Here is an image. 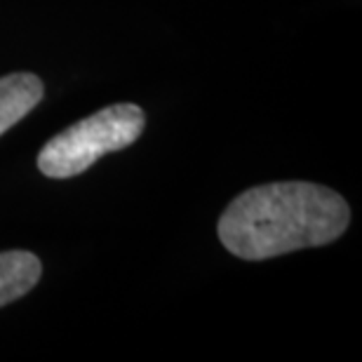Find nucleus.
<instances>
[{"instance_id":"obj_1","label":"nucleus","mask_w":362,"mask_h":362,"mask_svg":"<svg viewBox=\"0 0 362 362\" xmlns=\"http://www.w3.org/2000/svg\"><path fill=\"white\" fill-rule=\"evenodd\" d=\"M351 207L332 188L278 181L247 188L219 216V240L230 255L262 262L334 243L349 228Z\"/></svg>"},{"instance_id":"obj_2","label":"nucleus","mask_w":362,"mask_h":362,"mask_svg":"<svg viewBox=\"0 0 362 362\" xmlns=\"http://www.w3.org/2000/svg\"><path fill=\"white\" fill-rule=\"evenodd\" d=\"M146 115L136 104H113L74 122L52 136L38 153V170L49 179L83 175L99 158L139 139Z\"/></svg>"},{"instance_id":"obj_3","label":"nucleus","mask_w":362,"mask_h":362,"mask_svg":"<svg viewBox=\"0 0 362 362\" xmlns=\"http://www.w3.org/2000/svg\"><path fill=\"white\" fill-rule=\"evenodd\" d=\"M45 88L33 74H12L0 78V134L14 127L40 104Z\"/></svg>"},{"instance_id":"obj_4","label":"nucleus","mask_w":362,"mask_h":362,"mask_svg":"<svg viewBox=\"0 0 362 362\" xmlns=\"http://www.w3.org/2000/svg\"><path fill=\"white\" fill-rule=\"evenodd\" d=\"M40 275V259L31 252H0V306H7L31 292L38 285Z\"/></svg>"}]
</instances>
